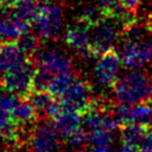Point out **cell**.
I'll return each mask as SVG.
<instances>
[{"instance_id":"cell-1","label":"cell","mask_w":152,"mask_h":152,"mask_svg":"<svg viewBox=\"0 0 152 152\" xmlns=\"http://www.w3.org/2000/svg\"><path fill=\"white\" fill-rule=\"evenodd\" d=\"M114 95L121 104H135L150 101L152 97V81L140 71H129L118 77Z\"/></svg>"},{"instance_id":"cell-2","label":"cell","mask_w":152,"mask_h":152,"mask_svg":"<svg viewBox=\"0 0 152 152\" xmlns=\"http://www.w3.org/2000/svg\"><path fill=\"white\" fill-rule=\"evenodd\" d=\"M36 33L45 40L56 38L64 24V11L57 0H44L39 4V10L32 23Z\"/></svg>"},{"instance_id":"cell-3","label":"cell","mask_w":152,"mask_h":152,"mask_svg":"<svg viewBox=\"0 0 152 152\" xmlns=\"http://www.w3.org/2000/svg\"><path fill=\"white\" fill-rule=\"evenodd\" d=\"M122 25L114 18L103 17L95 24L90 25L91 38V56H101L114 50V44L118 40ZM124 30V27H122Z\"/></svg>"},{"instance_id":"cell-4","label":"cell","mask_w":152,"mask_h":152,"mask_svg":"<svg viewBox=\"0 0 152 152\" xmlns=\"http://www.w3.org/2000/svg\"><path fill=\"white\" fill-rule=\"evenodd\" d=\"M36 70V66L31 61H28L20 66L0 75V84L6 91L15 94L18 97L27 96L33 89Z\"/></svg>"},{"instance_id":"cell-5","label":"cell","mask_w":152,"mask_h":152,"mask_svg":"<svg viewBox=\"0 0 152 152\" xmlns=\"http://www.w3.org/2000/svg\"><path fill=\"white\" fill-rule=\"evenodd\" d=\"M121 64L137 70L152 62V39L127 40L119 52Z\"/></svg>"},{"instance_id":"cell-6","label":"cell","mask_w":152,"mask_h":152,"mask_svg":"<svg viewBox=\"0 0 152 152\" xmlns=\"http://www.w3.org/2000/svg\"><path fill=\"white\" fill-rule=\"evenodd\" d=\"M36 69L39 72L53 77L55 75L71 71L72 62L66 52H64L61 49L52 48L37 52Z\"/></svg>"},{"instance_id":"cell-7","label":"cell","mask_w":152,"mask_h":152,"mask_svg":"<svg viewBox=\"0 0 152 152\" xmlns=\"http://www.w3.org/2000/svg\"><path fill=\"white\" fill-rule=\"evenodd\" d=\"M91 93L93 89L90 84L76 77L74 82L69 86V88L65 90V93L59 97V100L64 107L84 114L95 103Z\"/></svg>"},{"instance_id":"cell-8","label":"cell","mask_w":152,"mask_h":152,"mask_svg":"<svg viewBox=\"0 0 152 152\" xmlns=\"http://www.w3.org/2000/svg\"><path fill=\"white\" fill-rule=\"evenodd\" d=\"M113 115L119 121L120 126L140 125L146 128H152V103L148 101L135 104H121L114 107Z\"/></svg>"},{"instance_id":"cell-9","label":"cell","mask_w":152,"mask_h":152,"mask_svg":"<svg viewBox=\"0 0 152 152\" xmlns=\"http://www.w3.org/2000/svg\"><path fill=\"white\" fill-rule=\"evenodd\" d=\"M120 63L121 61L119 53H116L114 50L99 56L93 69V77L96 86L100 88L114 87L118 80Z\"/></svg>"},{"instance_id":"cell-10","label":"cell","mask_w":152,"mask_h":152,"mask_svg":"<svg viewBox=\"0 0 152 152\" xmlns=\"http://www.w3.org/2000/svg\"><path fill=\"white\" fill-rule=\"evenodd\" d=\"M59 144V132L52 122H39L30 134L32 152H58Z\"/></svg>"},{"instance_id":"cell-11","label":"cell","mask_w":152,"mask_h":152,"mask_svg":"<svg viewBox=\"0 0 152 152\" xmlns=\"http://www.w3.org/2000/svg\"><path fill=\"white\" fill-rule=\"evenodd\" d=\"M65 44L80 56H91L90 25L82 19L69 25L64 32Z\"/></svg>"},{"instance_id":"cell-12","label":"cell","mask_w":152,"mask_h":152,"mask_svg":"<svg viewBox=\"0 0 152 152\" xmlns=\"http://www.w3.org/2000/svg\"><path fill=\"white\" fill-rule=\"evenodd\" d=\"M18 100L15 94L8 91L0 95V139L13 140L17 138L18 125L13 118V109Z\"/></svg>"},{"instance_id":"cell-13","label":"cell","mask_w":152,"mask_h":152,"mask_svg":"<svg viewBox=\"0 0 152 152\" xmlns=\"http://www.w3.org/2000/svg\"><path fill=\"white\" fill-rule=\"evenodd\" d=\"M28 61H31L30 56L21 49L18 42L0 43V75L20 66Z\"/></svg>"},{"instance_id":"cell-14","label":"cell","mask_w":152,"mask_h":152,"mask_svg":"<svg viewBox=\"0 0 152 152\" xmlns=\"http://www.w3.org/2000/svg\"><path fill=\"white\" fill-rule=\"evenodd\" d=\"M30 23L15 15L12 11L0 23V43L18 42L23 34L28 32Z\"/></svg>"},{"instance_id":"cell-15","label":"cell","mask_w":152,"mask_h":152,"mask_svg":"<svg viewBox=\"0 0 152 152\" xmlns=\"http://www.w3.org/2000/svg\"><path fill=\"white\" fill-rule=\"evenodd\" d=\"M83 124L86 125L88 131L93 129H106V131H115L120 124L116 120V118L113 115V113H107L102 109H100L96 103L90 108L88 112L84 113Z\"/></svg>"},{"instance_id":"cell-16","label":"cell","mask_w":152,"mask_h":152,"mask_svg":"<svg viewBox=\"0 0 152 152\" xmlns=\"http://www.w3.org/2000/svg\"><path fill=\"white\" fill-rule=\"evenodd\" d=\"M52 124L57 128L61 135L66 137L70 133L75 132L76 129L81 128L82 125V113L69 109L66 107L63 108V110L52 119Z\"/></svg>"},{"instance_id":"cell-17","label":"cell","mask_w":152,"mask_h":152,"mask_svg":"<svg viewBox=\"0 0 152 152\" xmlns=\"http://www.w3.org/2000/svg\"><path fill=\"white\" fill-rule=\"evenodd\" d=\"M113 140V131L93 129L88 133V145L90 152H112Z\"/></svg>"},{"instance_id":"cell-18","label":"cell","mask_w":152,"mask_h":152,"mask_svg":"<svg viewBox=\"0 0 152 152\" xmlns=\"http://www.w3.org/2000/svg\"><path fill=\"white\" fill-rule=\"evenodd\" d=\"M38 110L32 104L27 96L19 97L14 109H13V118L17 122L18 127L20 125H28L37 120Z\"/></svg>"},{"instance_id":"cell-19","label":"cell","mask_w":152,"mask_h":152,"mask_svg":"<svg viewBox=\"0 0 152 152\" xmlns=\"http://www.w3.org/2000/svg\"><path fill=\"white\" fill-rule=\"evenodd\" d=\"M147 137H148V128L140 125H126L121 129L122 142L135 146L138 148L147 141Z\"/></svg>"},{"instance_id":"cell-20","label":"cell","mask_w":152,"mask_h":152,"mask_svg":"<svg viewBox=\"0 0 152 152\" xmlns=\"http://www.w3.org/2000/svg\"><path fill=\"white\" fill-rule=\"evenodd\" d=\"M76 77L77 76L75 75V72L72 70L55 75L50 80V83L48 86V91L51 95H53L56 99H59L65 93V90L69 88V86L74 82V80Z\"/></svg>"},{"instance_id":"cell-21","label":"cell","mask_w":152,"mask_h":152,"mask_svg":"<svg viewBox=\"0 0 152 152\" xmlns=\"http://www.w3.org/2000/svg\"><path fill=\"white\" fill-rule=\"evenodd\" d=\"M39 4L37 0H20L15 6L12 7V12L21 18L23 20L32 24L37 17Z\"/></svg>"},{"instance_id":"cell-22","label":"cell","mask_w":152,"mask_h":152,"mask_svg":"<svg viewBox=\"0 0 152 152\" xmlns=\"http://www.w3.org/2000/svg\"><path fill=\"white\" fill-rule=\"evenodd\" d=\"M27 97L30 99L32 104L36 107V109L38 112H42V113H45L48 107L56 99L48 90H40V89H32L30 91V94L27 95Z\"/></svg>"},{"instance_id":"cell-23","label":"cell","mask_w":152,"mask_h":152,"mask_svg":"<svg viewBox=\"0 0 152 152\" xmlns=\"http://www.w3.org/2000/svg\"><path fill=\"white\" fill-rule=\"evenodd\" d=\"M40 37L37 33H32V32H26L25 34H23L20 37V39L18 40V44L21 46V49L30 56H36L37 52L39 51V46H40Z\"/></svg>"},{"instance_id":"cell-24","label":"cell","mask_w":152,"mask_h":152,"mask_svg":"<svg viewBox=\"0 0 152 152\" xmlns=\"http://www.w3.org/2000/svg\"><path fill=\"white\" fill-rule=\"evenodd\" d=\"M65 140H66V144L71 148L80 150L86 144H88V133L83 128H78L75 132H72L69 135H66L65 137Z\"/></svg>"},{"instance_id":"cell-25","label":"cell","mask_w":152,"mask_h":152,"mask_svg":"<svg viewBox=\"0 0 152 152\" xmlns=\"http://www.w3.org/2000/svg\"><path fill=\"white\" fill-rule=\"evenodd\" d=\"M95 1H96V6L103 12L106 17L114 18L119 8L120 0H95Z\"/></svg>"},{"instance_id":"cell-26","label":"cell","mask_w":152,"mask_h":152,"mask_svg":"<svg viewBox=\"0 0 152 152\" xmlns=\"http://www.w3.org/2000/svg\"><path fill=\"white\" fill-rule=\"evenodd\" d=\"M115 152H138V147L128 145V144H122Z\"/></svg>"},{"instance_id":"cell-27","label":"cell","mask_w":152,"mask_h":152,"mask_svg":"<svg viewBox=\"0 0 152 152\" xmlns=\"http://www.w3.org/2000/svg\"><path fill=\"white\" fill-rule=\"evenodd\" d=\"M20 0H0V6L4 8H12L15 6Z\"/></svg>"},{"instance_id":"cell-28","label":"cell","mask_w":152,"mask_h":152,"mask_svg":"<svg viewBox=\"0 0 152 152\" xmlns=\"http://www.w3.org/2000/svg\"><path fill=\"white\" fill-rule=\"evenodd\" d=\"M138 152H152V142L147 140L142 146L138 148Z\"/></svg>"},{"instance_id":"cell-29","label":"cell","mask_w":152,"mask_h":152,"mask_svg":"<svg viewBox=\"0 0 152 152\" xmlns=\"http://www.w3.org/2000/svg\"><path fill=\"white\" fill-rule=\"evenodd\" d=\"M147 140L152 142V128L148 129V137H147Z\"/></svg>"},{"instance_id":"cell-30","label":"cell","mask_w":152,"mask_h":152,"mask_svg":"<svg viewBox=\"0 0 152 152\" xmlns=\"http://www.w3.org/2000/svg\"><path fill=\"white\" fill-rule=\"evenodd\" d=\"M1 20H2V18H1V15H0V23H1Z\"/></svg>"},{"instance_id":"cell-31","label":"cell","mask_w":152,"mask_h":152,"mask_svg":"<svg viewBox=\"0 0 152 152\" xmlns=\"http://www.w3.org/2000/svg\"><path fill=\"white\" fill-rule=\"evenodd\" d=\"M37 1H44V0H37Z\"/></svg>"}]
</instances>
